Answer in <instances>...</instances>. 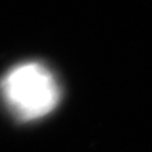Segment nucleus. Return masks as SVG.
<instances>
[{"label":"nucleus","mask_w":152,"mask_h":152,"mask_svg":"<svg viewBox=\"0 0 152 152\" xmlns=\"http://www.w3.org/2000/svg\"><path fill=\"white\" fill-rule=\"evenodd\" d=\"M0 97L18 121L48 115L61 100V89L52 72L42 64L26 62L11 68L0 80Z\"/></svg>","instance_id":"f257e3e1"}]
</instances>
